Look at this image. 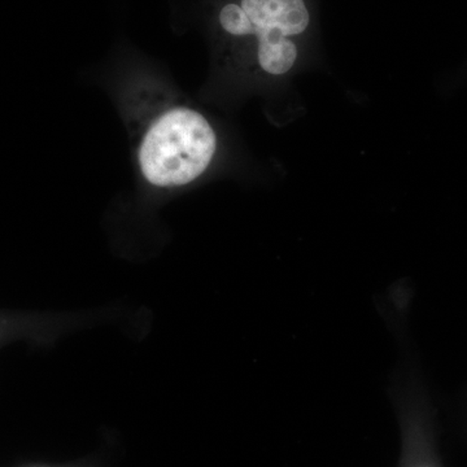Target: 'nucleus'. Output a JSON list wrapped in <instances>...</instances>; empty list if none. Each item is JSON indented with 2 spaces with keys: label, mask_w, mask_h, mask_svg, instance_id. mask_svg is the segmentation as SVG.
<instances>
[{
  "label": "nucleus",
  "mask_w": 467,
  "mask_h": 467,
  "mask_svg": "<svg viewBox=\"0 0 467 467\" xmlns=\"http://www.w3.org/2000/svg\"><path fill=\"white\" fill-rule=\"evenodd\" d=\"M310 21L306 0H226L217 15L221 32L250 46L257 72L272 81L299 66Z\"/></svg>",
  "instance_id": "obj_1"
},
{
  "label": "nucleus",
  "mask_w": 467,
  "mask_h": 467,
  "mask_svg": "<svg viewBox=\"0 0 467 467\" xmlns=\"http://www.w3.org/2000/svg\"><path fill=\"white\" fill-rule=\"evenodd\" d=\"M217 146L216 131L201 112L174 107L147 129L138 164L144 180L153 186H184L208 171Z\"/></svg>",
  "instance_id": "obj_2"
}]
</instances>
